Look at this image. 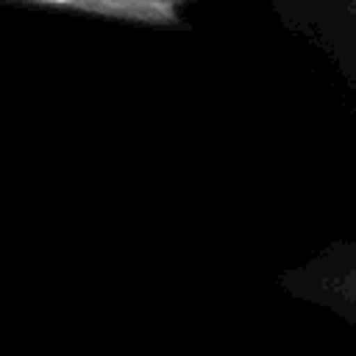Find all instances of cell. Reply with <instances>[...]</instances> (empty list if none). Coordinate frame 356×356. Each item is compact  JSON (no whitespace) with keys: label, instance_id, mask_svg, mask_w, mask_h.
<instances>
[{"label":"cell","instance_id":"7a4b0ae2","mask_svg":"<svg viewBox=\"0 0 356 356\" xmlns=\"http://www.w3.org/2000/svg\"><path fill=\"white\" fill-rule=\"evenodd\" d=\"M281 25L306 39L356 95V0H264Z\"/></svg>","mask_w":356,"mask_h":356},{"label":"cell","instance_id":"3957f363","mask_svg":"<svg viewBox=\"0 0 356 356\" xmlns=\"http://www.w3.org/2000/svg\"><path fill=\"white\" fill-rule=\"evenodd\" d=\"M19 6H44L61 11H78L89 17H103L128 25L161 28V31H186V8L195 0H0Z\"/></svg>","mask_w":356,"mask_h":356},{"label":"cell","instance_id":"6da1fadb","mask_svg":"<svg viewBox=\"0 0 356 356\" xmlns=\"http://www.w3.org/2000/svg\"><path fill=\"white\" fill-rule=\"evenodd\" d=\"M275 286L356 328V239H337L281 270Z\"/></svg>","mask_w":356,"mask_h":356}]
</instances>
